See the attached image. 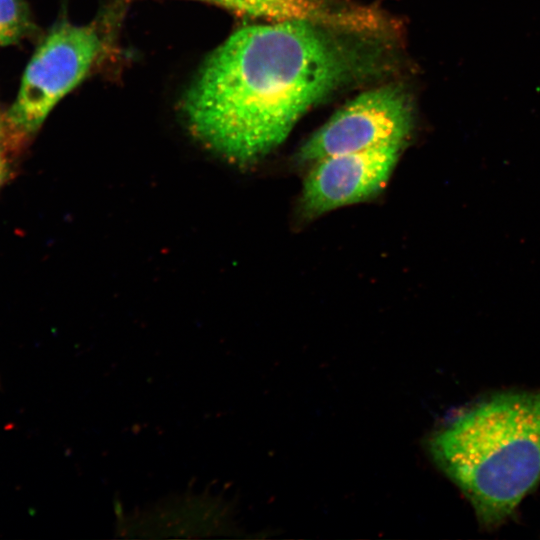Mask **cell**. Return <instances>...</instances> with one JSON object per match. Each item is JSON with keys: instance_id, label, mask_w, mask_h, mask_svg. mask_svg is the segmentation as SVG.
I'll use <instances>...</instances> for the list:
<instances>
[{"instance_id": "obj_4", "label": "cell", "mask_w": 540, "mask_h": 540, "mask_svg": "<svg viewBox=\"0 0 540 540\" xmlns=\"http://www.w3.org/2000/svg\"><path fill=\"white\" fill-rule=\"evenodd\" d=\"M412 110L395 86L366 91L338 110L300 147L296 160L314 163L324 157L379 146L403 145L412 129Z\"/></svg>"}, {"instance_id": "obj_1", "label": "cell", "mask_w": 540, "mask_h": 540, "mask_svg": "<svg viewBox=\"0 0 540 540\" xmlns=\"http://www.w3.org/2000/svg\"><path fill=\"white\" fill-rule=\"evenodd\" d=\"M366 34L305 20L235 31L186 93L189 126L235 161L261 158L309 108L377 67L380 50Z\"/></svg>"}, {"instance_id": "obj_6", "label": "cell", "mask_w": 540, "mask_h": 540, "mask_svg": "<svg viewBox=\"0 0 540 540\" xmlns=\"http://www.w3.org/2000/svg\"><path fill=\"white\" fill-rule=\"evenodd\" d=\"M235 13L269 21L305 20L340 29L358 22L354 8L339 7L328 0H201Z\"/></svg>"}, {"instance_id": "obj_3", "label": "cell", "mask_w": 540, "mask_h": 540, "mask_svg": "<svg viewBox=\"0 0 540 540\" xmlns=\"http://www.w3.org/2000/svg\"><path fill=\"white\" fill-rule=\"evenodd\" d=\"M107 35L100 24L63 22L47 35L23 75L7 121L18 133H32L50 110L103 59Z\"/></svg>"}, {"instance_id": "obj_2", "label": "cell", "mask_w": 540, "mask_h": 540, "mask_svg": "<svg viewBox=\"0 0 540 540\" xmlns=\"http://www.w3.org/2000/svg\"><path fill=\"white\" fill-rule=\"evenodd\" d=\"M428 449L480 524L498 527L540 480V391L500 393L469 407L432 434Z\"/></svg>"}, {"instance_id": "obj_7", "label": "cell", "mask_w": 540, "mask_h": 540, "mask_svg": "<svg viewBox=\"0 0 540 540\" xmlns=\"http://www.w3.org/2000/svg\"><path fill=\"white\" fill-rule=\"evenodd\" d=\"M31 29V19L23 0H0V44L14 43Z\"/></svg>"}, {"instance_id": "obj_8", "label": "cell", "mask_w": 540, "mask_h": 540, "mask_svg": "<svg viewBox=\"0 0 540 540\" xmlns=\"http://www.w3.org/2000/svg\"><path fill=\"white\" fill-rule=\"evenodd\" d=\"M4 175H5V164H4V159L0 153V185L3 182Z\"/></svg>"}, {"instance_id": "obj_5", "label": "cell", "mask_w": 540, "mask_h": 540, "mask_svg": "<svg viewBox=\"0 0 540 540\" xmlns=\"http://www.w3.org/2000/svg\"><path fill=\"white\" fill-rule=\"evenodd\" d=\"M402 148L390 144L314 162L303 185V212L315 217L376 196L387 184Z\"/></svg>"}]
</instances>
